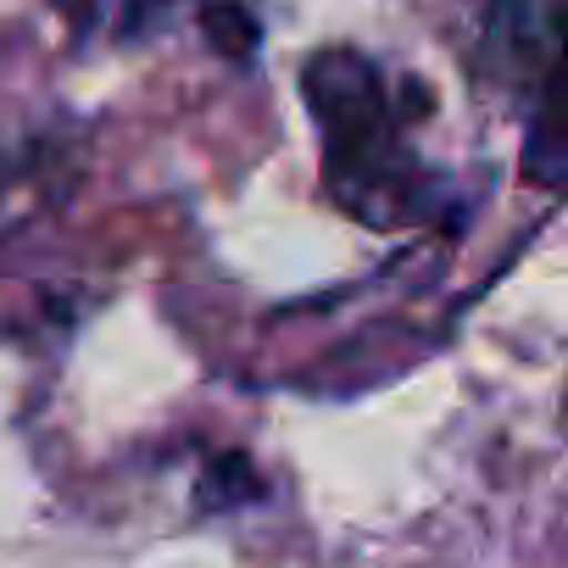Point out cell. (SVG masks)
<instances>
[{"instance_id":"6da1fadb","label":"cell","mask_w":568,"mask_h":568,"mask_svg":"<svg viewBox=\"0 0 568 568\" xmlns=\"http://www.w3.org/2000/svg\"><path fill=\"white\" fill-rule=\"evenodd\" d=\"M307 101L329 134V168L341 173V190L352 201H363L368 184L390 190V168H402L396 156V140H390V106H385V90L374 79V68L352 51H324L313 57L307 68Z\"/></svg>"},{"instance_id":"3957f363","label":"cell","mask_w":568,"mask_h":568,"mask_svg":"<svg viewBox=\"0 0 568 568\" xmlns=\"http://www.w3.org/2000/svg\"><path fill=\"white\" fill-rule=\"evenodd\" d=\"M206 34L229 57H251V45H256V23H251L245 7H234V0H212V7H206Z\"/></svg>"},{"instance_id":"277c9868","label":"cell","mask_w":568,"mask_h":568,"mask_svg":"<svg viewBox=\"0 0 568 568\" xmlns=\"http://www.w3.org/2000/svg\"><path fill=\"white\" fill-rule=\"evenodd\" d=\"M156 12H162V0H123V23L129 29H151Z\"/></svg>"},{"instance_id":"7a4b0ae2","label":"cell","mask_w":568,"mask_h":568,"mask_svg":"<svg viewBox=\"0 0 568 568\" xmlns=\"http://www.w3.org/2000/svg\"><path fill=\"white\" fill-rule=\"evenodd\" d=\"M490 40L535 57L540 73H557L562 57V0H490Z\"/></svg>"}]
</instances>
